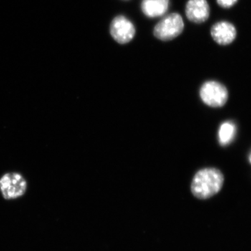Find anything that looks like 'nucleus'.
<instances>
[{
    "mask_svg": "<svg viewBox=\"0 0 251 251\" xmlns=\"http://www.w3.org/2000/svg\"><path fill=\"white\" fill-rule=\"evenodd\" d=\"M224 177L216 168H204L193 177L191 191L195 197L205 200L215 196L224 184Z\"/></svg>",
    "mask_w": 251,
    "mask_h": 251,
    "instance_id": "1",
    "label": "nucleus"
},
{
    "mask_svg": "<svg viewBox=\"0 0 251 251\" xmlns=\"http://www.w3.org/2000/svg\"><path fill=\"white\" fill-rule=\"evenodd\" d=\"M237 0H217L218 4L224 8H229L233 6Z\"/></svg>",
    "mask_w": 251,
    "mask_h": 251,
    "instance_id": "10",
    "label": "nucleus"
},
{
    "mask_svg": "<svg viewBox=\"0 0 251 251\" xmlns=\"http://www.w3.org/2000/svg\"><path fill=\"white\" fill-rule=\"evenodd\" d=\"M27 181L21 173L9 172L0 177V193L6 201H15L23 197L27 190Z\"/></svg>",
    "mask_w": 251,
    "mask_h": 251,
    "instance_id": "2",
    "label": "nucleus"
},
{
    "mask_svg": "<svg viewBox=\"0 0 251 251\" xmlns=\"http://www.w3.org/2000/svg\"><path fill=\"white\" fill-rule=\"evenodd\" d=\"M200 94L204 103L215 108L224 106L228 99V92L226 87L215 81L205 82L201 87Z\"/></svg>",
    "mask_w": 251,
    "mask_h": 251,
    "instance_id": "4",
    "label": "nucleus"
},
{
    "mask_svg": "<svg viewBox=\"0 0 251 251\" xmlns=\"http://www.w3.org/2000/svg\"><path fill=\"white\" fill-rule=\"evenodd\" d=\"M209 4L206 0H189L186 4V14L193 23L204 22L209 16Z\"/></svg>",
    "mask_w": 251,
    "mask_h": 251,
    "instance_id": "6",
    "label": "nucleus"
},
{
    "mask_svg": "<svg viewBox=\"0 0 251 251\" xmlns=\"http://www.w3.org/2000/svg\"><path fill=\"white\" fill-rule=\"evenodd\" d=\"M236 133V127L232 122H225L220 127L219 139L221 145H228L233 140Z\"/></svg>",
    "mask_w": 251,
    "mask_h": 251,
    "instance_id": "9",
    "label": "nucleus"
},
{
    "mask_svg": "<svg viewBox=\"0 0 251 251\" xmlns=\"http://www.w3.org/2000/svg\"><path fill=\"white\" fill-rule=\"evenodd\" d=\"M169 6V0H143L142 11L149 18H156L166 14Z\"/></svg>",
    "mask_w": 251,
    "mask_h": 251,
    "instance_id": "8",
    "label": "nucleus"
},
{
    "mask_svg": "<svg viewBox=\"0 0 251 251\" xmlns=\"http://www.w3.org/2000/svg\"><path fill=\"white\" fill-rule=\"evenodd\" d=\"M211 36L221 45L231 44L236 37L235 27L231 23L220 22L211 28Z\"/></svg>",
    "mask_w": 251,
    "mask_h": 251,
    "instance_id": "7",
    "label": "nucleus"
},
{
    "mask_svg": "<svg viewBox=\"0 0 251 251\" xmlns=\"http://www.w3.org/2000/svg\"><path fill=\"white\" fill-rule=\"evenodd\" d=\"M250 161H251V158H250Z\"/></svg>",
    "mask_w": 251,
    "mask_h": 251,
    "instance_id": "11",
    "label": "nucleus"
},
{
    "mask_svg": "<svg viewBox=\"0 0 251 251\" xmlns=\"http://www.w3.org/2000/svg\"><path fill=\"white\" fill-rule=\"evenodd\" d=\"M184 24L179 14L168 15L155 26L153 34L161 41H170L179 35L184 30Z\"/></svg>",
    "mask_w": 251,
    "mask_h": 251,
    "instance_id": "3",
    "label": "nucleus"
},
{
    "mask_svg": "<svg viewBox=\"0 0 251 251\" xmlns=\"http://www.w3.org/2000/svg\"><path fill=\"white\" fill-rule=\"evenodd\" d=\"M110 34L119 44L130 42L134 37L135 29L133 23L123 16L114 18L110 25Z\"/></svg>",
    "mask_w": 251,
    "mask_h": 251,
    "instance_id": "5",
    "label": "nucleus"
}]
</instances>
